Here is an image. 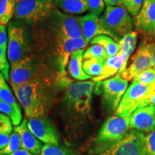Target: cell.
Wrapping results in <instances>:
<instances>
[{"label":"cell","instance_id":"cell-1","mask_svg":"<svg viewBox=\"0 0 155 155\" xmlns=\"http://www.w3.org/2000/svg\"><path fill=\"white\" fill-rule=\"evenodd\" d=\"M29 119L44 117L53 99V86L47 77H38L12 88Z\"/></svg>","mask_w":155,"mask_h":155},{"label":"cell","instance_id":"cell-2","mask_svg":"<svg viewBox=\"0 0 155 155\" xmlns=\"http://www.w3.org/2000/svg\"><path fill=\"white\" fill-rule=\"evenodd\" d=\"M35 26H38L39 28L35 34L38 41L83 37L77 17L65 14L56 7Z\"/></svg>","mask_w":155,"mask_h":155},{"label":"cell","instance_id":"cell-3","mask_svg":"<svg viewBox=\"0 0 155 155\" xmlns=\"http://www.w3.org/2000/svg\"><path fill=\"white\" fill-rule=\"evenodd\" d=\"M96 82L78 81L67 87L62 99V105L67 112L74 115L85 116L91 108V101Z\"/></svg>","mask_w":155,"mask_h":155},{"label":"cell","instance_id":"cell-4","mask_svg":"<svg viewBox=\"0 0 155 155\" xmlns=\"http://www.w3.org/2000/svg\"><path fill=\"white\" fill-rule=\"evenodd\" d=\"M101 19L103 27L118 42L124 36L132 32L134 26L130 14L123 5L107 7Z\"/></svg>","mask_w":155,"mask_h":155},{"label":"cell","instance_id":"cell-5","mask_svg":"<svg viewBox=\"0 0 155 155\" xmlns=\"http://www.w3.org/2000/svg\"><path fill=\"white\" fill-rule=\"evenodd\" d=\"M39 42L43 45V46H48L51 48L53 55L55 58V65L60 79L68 78L65 68L71 54L77 50L84 49L88 45L83 37L75 39H57Z\"/></svg>","mask_w":155,"mask_h":155},{"label":"cell","instance_id":"cell-6","mask_svg":"<svg viewBox=\"0 0 155 155\" xmlns=\"http://www.w3.org/2000/svg\"><path fill=\"white\" fill-rule=\"evenodd\" d=\"M153 91H154V86L133 81L114 114L120 117H129L138 108L147 106V96Z\"/></svg>","mask_w":155,"mask_h":155},{"label":"cell","instance_id":"cell-7","mask_svg":"<svg viewBox=\"0 0 155 155\" xmlns=\"http://www.w3.org/2000/svg\"><path fill=\"white\" fill-rule=\"evenodd\" d=\"M129 83L118 73L111 78L96 82L94 92L101 96L102 104L109 112H114L127 91Z\"/></svg>","mask_w":155,"mask_h":155},{"label":"cell","instance_id":"cell-8","mask_svg":"<svg viewBox=\"0 0 155 155\" xmlns=\"http://www.w3.org/2000/svg\"><path fill=\"white\" fill-rule=\"evenodd\" d=\"M146 137L144 133L130 129L111 146L96 152V155H145Z\"/></svg>","mask_w":155,"mask_h":155},{"label":"cell","instance_id":"cell-9","mask_svg":"<svg viewBox=\"0 0 155 155\" xmlns=\"http://www.w3.org/2000/svg\"><path fill=\"white\" fill-rule=\"evenodd\" d=\"M130 129L129 117L123 118L116 115L109 117L103 124L97 134L96 152L117 142Z\"/></svg>","mask_w":155,"mask_h":155},{"label":"cell","instance_id":"cell-10","mask_svg":"<svg viewBox=\"0 0 155 155\" xmlns=\"http://www.w3.org/2000/svg\"><path fill=\"white\" fill-rule=\"evenodd\" d=\"M54 0H18L15 18L36 25L55 8Z\"/></svg>","mask_w":155,"mask_h":155},{"label":"cell","instance_id":"cell-11","mask_svg":"<svg viewBox=\"0 0 155 155\" xmlns=\"http://www.w3.org/2000/svg\"><path fill=\"white\" fill-rule=\"evenodd\" d=\"M9 82L12 88L38 77H47L42 63L34 58L26 56L18 63L10 65Z\"/></svg>","mask_w":155,"mask_h":155},{"label":"cell","instance_id":"cell-12","mask_svg":"<svg viewBox=\"0 0 155 155\" xmlns=\"http://www.w3.org/2000/svg\"><path fill=\"white\" fill-rule=\"evenodd\" d=\"M28 44L25 29L21 25L12 22L9 26L7 59L10 65L18 63L27 56Z\"/></svg>","mask_w":155,"mask_h":155},{"label":"cell","instance_id":"cell-13","mask_svg":"<svg viewBox=\"0 0 155 155\" xmlns=\"http://www.w3.org/2000/svg\"><path fill=\"white\" fill-rule=\"evenodd\" d=\"M152 67V43L141 42L138 49L131 59V63L121 73V76L127 81H134L137 75Z\"/></svg>","mask_w":155,"mask_h":155},{"label":"cell","instance_id":"cell-14","mask_svg":"<svg viewBox=\"0 0 155 155\" xmlns=\"http://www.w3.org/2000/svg\"><path fill=\"white\" fill-rule=\"evenodd\" d=\"M28 126L31 132L42 142L46 144L59 145L57 131L44 117L30 118Z\"/></svg>","mask_w":155,"mask_h":155},{"label":"cell","instance_id":"cell-15","mask_svg":"<svg viewBox=\"0 0 155 155\" xmlns=\"http://www.w3.org/2000/svg\"><path fill=\"white\" fill-rule=\"evenodd\" d=\"M129 127L142 133L150 134L155 129V106L138 108L129 116Z\"/></svg>","mask_w":155,"mask_h":155},{"label":"cell","instance_id":"cell-16","mask_svg":"<svg viewBox=\"0 0 155 155\" xmlns=\"http://www.w3.org/2000/svg\"><path fill=\"white\" fill-rule=\"evenodd\" d=\"M135 28L141 33H155V0H145L138 15L134 17Z\"/></svg>","mask_w":155,"mask_h":155},{"label":"cell","instance_id":"cell-17","mask_svg":"<svg viewBox=\"0 0 155 155\" xmlns=\"http://www.w3.org/2000/svg\"><path fill=\"white\" fill-rule=\"evenodd\" d=\"M81 26L83 38L89 43L95 37L105 35L111 37L109 32L103 27L101 19L98 15L90 12L84 16L77 17Z\"/></svg>","mask_w":155,"mask_h":155},{"label":"cell","instance_id":"cell-18","mask_svg":"<svg viewBox=\"0 0 155 155\" xmlns=\"http://www.w3.org/2000/svg\"><path fill=\"white\" fill-rule=\"evenodd\" d=\"M129 59V58L127 57V55L120 50L119 53L114 57L109 58L106 60L101 75L98 77L94 78L92 81L94 82H98L108 79L109 78L117 75L118 73L121 74L127 68Z\"/></svg>","mask_w":155,"mask_h":155},{"label":"cell","instance_id":"cell-19","mask_svg":"<svg viewBox=\"0 0 155 155\" xmlns=\"http://www.w3.org/2000/svg\"><path fill=\"white\" fill-rule=\"evenodd\" d=\"M14 130L20 135L22 149L28 150L34 155L40 154L42 145L39 139L29 129L28 120L26 119H23L20 124L15 127Z\"/></svg>","mask_w":155,"mask_h":155},{"label":"cell","instance_id":"cell-20","mask_svg":"<svg viewBox=\"0 0 155 155\" xmlns=\"http://www.w3.org/2000/svg\"><path fill=\"white\" fill-rule=\"evenodd\" d=\"M84 50H77L70 56L68 70L70 75L75 80L85 81L91 78L84 72L83 69Z\"/></svg>","mask_w":155,"mask_h":155},{"label":"cell","instance_id":"cell-21","mask_svg":"<svg viewBox=\"0 0 155 155\" xmlns=\"http://www.w3.org/2000/svg\"><path fill=\"white\" fill-rule=\"evenodd\" d=\"M56 8L68 14L80 15L88 10L86 0H54Z\"/></svg>","mask_w":155,"mask_h":155},{"label":"cell","instance_id":"cell-22","mask_svg":"<svg viewBox=\"0 0 155 155\" xmlns=\"http://www.w3.org/2000/svg\"><path fill=\"white\" fill-rule=\"evenodd\" d=\"M91 44H98L101 45L107 53L108 58L114 57L121 50V46L119 43L114 40L111 37L105 35H98L93 39L90 42Z\"/></svg>","mask_w":155,"mask_h":155},{"label":"cell","instance_id":"cell-23","mask_svg":"<svg viewBox=\"0 0 155 155\" xmlns=\"http://www.w3.org/2000/svg\"><path fill=\"white\" fill-rule=\"evenodd\" d=\"M17 0H0V25L5 26L15 15Z\"/></svg>","mask_w":155,"mask_h":155},{"label":"cell","instance_id":"cell-24","mask_svg":"<svg viewBox=\"0 0 155 155\" xmlns=\"http://www.w3.org/2000/svg\"><path fill=\"white\" fill-rule=\"evenodd\" d=\"M106 61L98 58H89L83 60V69L91 78H96L101 75Z\"/></svg>","mask_w":155,"mask_h":155},{"label":"cell","instance_id":"cell-25","mask_svg":"<svg viewBox=\"0 0 155 155\" xmlns=\"http://www.w3.org/2000/svg\"><path fill=\"white\" fill-rule=\"evenodd\" d=\"M137 32L132 31L124 36L119 42L121 46V51L125 53L129 58H130L131 54L135 50L136 45H137Z\"/></svg>","mask_w":155,"mask_h":155},{"label":"cell","instance_id":"cell-26","mask_svg":"<svg viewBox=\"0 0 155 155\" xmlns=\"http://www.w3.org/2000/svg\"><path fill=\"white\" fill-rule=\"evenodd\" d=\"M0 101L7 103L17 108H20L17 103L15 96L9 88L7 80L4 75L0 73Z\"/></svg>","mask_w":155,"mask_h":155},{"label":"cell","instance_id":"cell-27","mask_svg":"<svg viewBox=\"0 0 155 155\" xmlns=\"http://www.w3.org/2000/svg\"><path fill=\"white\" fill-rule=\"evenodd\" d=\"M0 112L9 117L15 127L20 124L22 118L20 108H17L7 103L0 101Z\"/></svg>","mask_w":155,"mask_h":155},{"label":"cell","instance_id":"cell-28","mask_svg":"<svg viewBox=\"0 0 155 155\" xmlns=\"http://www.w3.org/2000/svg\"><path fill=\"white\" fill-rule=\"evenodd\" d=\"M38 155H75L72 150L60 145L45 144Z\"/></svg>","mask_w":155,"mask_h":155},{"label":"cell","instance_id":"cell-29","mask_svg":"<svg viewBox=\"0 0 155 155\" xmlns=\"http://www.w3.org/2000/svg\"><path fill=\"white\" fill-rule=\"evenodd\" d=\"M22 147V139L20 135L16 131L11 134L8 144L2 150H0V155H7L18 150Z\"/></svg>","mask_w":155,"mask_h":155},{"label":"cell","instance_id":"cell-30","mask_svg":"<svg viewBox=\"0 0 155 155\" xmlns=\"http://www.w3.org/2000/svg\"><path fill=\"white\" fill-rule=\"evenodd\" d=\"M89 58H98L106 61L108 57L105 49L101 45L94 44L90 46L83 53V60L89 59Z\"/></svg>","mask_w":155,"mask_h":155},{"label":"cell","instance_id":"cell-31","mask_svg":"<svg viewBox=\"0 0 155 155\" xmlns=\"http://www.w3.org/2000/svg\"><path fill=\"white\" fill-rule=\"evenodd\" d=\"M134 81L149 86H155V68L154 67H151L142 71L134 78Z\"/></svg>","mask_w":155,"mask_h":155},{"label":"cell","instance_id":"cell-32","mask_svg":"<svg viewBox=\"0 0 155 155\" xmlns=\"http://www.w3.org/2000/svg\"><path fill=\"white\" fill-rule=\"evenodd\" d=\"M145 0H121L122 5L133 17H136L144 5Z\"/></svg>","mask_w":155,"mask_h":155},{"label":"cell","instance_id":"cell-33","mask_svg":"<svg viewBox=\"0 0 155 155\" xmlns=\"http://www.w3.org/2000/svg\"><path fill=\"white\" fill-rule=\"evenodd\" d=\"M0 73L9 81V64L7 58V48H0Z\"/></svg>","mask_w":155,"mask_h":155},{"label":"cell","instance_id":"cell-34","mask_svg":"<svg viewBox=\"0 0 155 155\" xmlns=\"http://www.w3.org/2000/svg\"><path fill=\"white\" fill-rule=\"evenodd\" d=\"M91 12L100 15L104 10L105 3L104 0H86Z\"/></svg>","mask_w":155,"mask_h":155},{"label":"cell","instance_id":"cell-35","mask_svg":"<svg viewBox=\"0 0 155 155\" xmlns=\"http://www.w3.org/2000/svg\"><path fill=\"white\" fill-rule=\"evenodd\" d=\"M145 155H155V129L146 137Z\"/></svg>","mask_w":155,"mask_h":155},{"label":"cell","instance_id":"cell-36","mask_svg":"<svg viewBox=\"0 0 155 155\" xmlns=\"http://www.w3.org/2000/svg\"><path fill=\"white\" fill-rule=\"evenodd\" d=\"M12 122L7 116L0 112V132L11 134L12 131Z\"/></svg>","mask_w":155,"mask_h":155},{"label":"cell","instance_id":"cell-37","mask_svg":"<svg viewBox=\"0 0 155 155\" xmlns=\"http://www.w3.org/2000/svg\"><path fill=\"white\" fill-rule=\"evenodd\" d=\"M7 40H8V37H7L5 26L0 25V48H7Z\"/></svg>","mask_w":155,"mask_h":155},{"label":"cell","instance_id":"cell-38","mask_svg":"<svg viewBox=\"0 0 155 155\" xmlns=\"http://www.w3.org/2000/svg\"><path fill=\"white\" fill-rule=\"evenodd\" d=\"M10 135V134L0 132V150H2L8 144Z\"/></svg>","mask_w":155,"mask_h":155},{"label":"cell","instance_id":"cell-39","mask_svg":"<svg viewBox=\"0 0 155 155\" xmlns=\"http://www.w3.org/2000/svg\"><path fill=\"white\" fill-rule=\"evenodd\" d=\"M107 7H116L122 5L121 0H104Z\"/></svg>","mask_w":155,"mask_h":155},{"label":"cell","instance_id":"cell-40","mask_svg":"<svg viewBox=\"0 0 155 155\" xmlns=\"http://www.w3.org/2000/svg\"><path fill=\"white\" fill-rule=\"evenodd\" d=\"M149 105L155 106V91H151L147 96V106Z\"/></svg>","mask_w":155,"mask_h":155},{"label":"cell","instance_id":"cell-41","mask_svg":"<svg viewBox=\"0 0 155 155\" xmlns=\"http://www.w3.org/2000/svg\"><path fill=\"white\" fill-rule=\"evenodd\" d=\"M7 155H32V154L30 152H29L28 150H25V149L22 148Z\"/></svg>","mask_w":155,"mask_h":155},{"label":"cell","instance_id":"cell-42","mask_svg":"<svg viewBox=\"0 0 155 155\" xmlns=\"http://www.w3.org/2000/svg\"><path fill=\"white\" fill-rule=\"evenodd\" d=\"M152 67H155V42H152Z\"/></svg>","mask_w":155,"mask_h":155},{"label":"cell","instance_id":"cell-43","mask_svg":"<svg viewBox=\"0 0 155 155\" xmlns=\"http://www.w3.org/2000/svg\"><path fill=\"white\" fill-rule=\"evenodd\" d=\"M154 68H155V67H154ZM154 91H155V86H154Z\"/></svg>","mask_w":155,"mask_h":155},{"label":"cell","instance_id":"cell-44","mask_svg":"<svg viewBox=\"0 0 155 155\" xmlns=\"http://www.w3.org/2000/svg\"><path fill=\"white\" fill-rule=\"evenodd\" d=\"M17 1H18V0H17Z\"/></svg>","mask_w":155,"mask_h":155}]
</instances>
